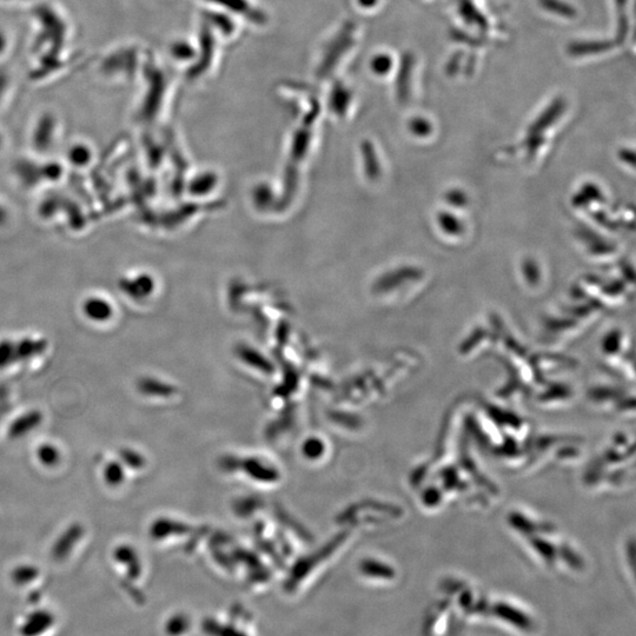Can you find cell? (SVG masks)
<instances>
[{
	"instance_id": "6da1fadb",
	"label": "cell",
	"mask_w": 636,
	"mask_h": 636,
	"mask_svg": "<svg viewBox=\"0 0 636 636\" xmlns=\"http://www.w3.org/2000/svg\"><path fill=\"white\" fill-rule=\"evenodd\" d=\"M494 614L499 616L500 619L509 622L510 625L523 629V631H528V629L532 628V620L529 619V616L512 606L498 604L494 607Z\"/></svg>"
}]
</instances>
